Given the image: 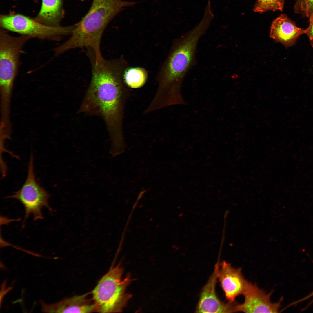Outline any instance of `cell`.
I'll return each instance as SVG.
<instances>
[{"label": "cell", "instance_id": "obj_2", "mask_svg": "<svg viewBox=\"0 0 313 313\" xmlns=\"http://www.w3.org/2000/svg\"><path fill=\"white\" fill-rule=\"evenodd\" d=\"M137 3L121 0H93L87 13L76 24L71 36L57 47V52L61 54L71 49L86 48L94 51L96 60L101 59V40L105 28L123 7Z\"/></svg>", "mask_w": 313, "mask_h": 313}, {"label": "cell", "instance_id": "obj_7", "mask_svg": "<svg viewBox=\"0 0 313 313\" xmlns=\"http://www.w3.org/2000/svg\"><path fill=\"white\" fill-rule=\"evenodd\" d=\"M34 159L31 155L28 167L27 177L21 188L8 198L14 199L20 202L24 207V221L31 215L34 220L42 219L43 217L42 208L46 207L51 212L52 208L48 203L50 195L47 191L37 181L34 171Z\"/></svg>", "mask_w": 313, "mask_h": 313}, {"label": "cell", "instance_id": "obj_14", "mask_svg": "<svg viewBox=\"0 0 313 313\" xmlns=\"http://www.w3.org/2000/svg\"><path fill=\"white\" fill-rule=\"evenodd\" d=\"M147 78L146 71L143 68L139 67L126 69L123 75V79L125 83L132 88H139L143 86Z\"/></svg>", "mask_w": 313, "mask_h": 313}, {"label": "cell", "instance_id": "obj_8", "mask_svg": "<svg viewBox=\"0 0 313 313\" xmlns=\"http://www.w3.org/2000/svg\"><path fill=\"white\" fill-rule=\"evenodd\" d=\"M273 292L267 293L255 284L248 281L243 294L245 298L241 304L237 303L236 312L246 313H277L281 307L283 298L272 303L270 298Z\"/></svg>", "mask_w": 313, "mask_h": 313}, {"label": "cell", "instance_id": "obj_15", "mask_svg": "<svg viewBox=\"0 0 313 313\" xmlns=\"http://www.w3.org/2000/svg\"><path fill=\"white\" fill-rule=\"evenodd\" d=\"M284 1L285 0H257L253 10L260 13L269 10L282 11Z\"/></svg>", "mask_w": 313, "mask_h": 313}, {"label": "cell", "instance_id": "obj_5", "mask_svg": "<svg viewBox=\"0 0 313 313\" xmlns=\"http://www.w3.org/2000/svg\"><path fill=\"white\" fill-rule=\"evenodd\" d=\"M31 38L21 35L15 37L0 29V90L1 101L10 102L14 81L17 74L23 46Z\"/></svg>", "mask_w": 313, "mask_h": 313}, {"label": "cell", "instance_id": "obj_3", "mask_svg": "<svg viewBox=\"0 0 313 313\" xmlns=\"http://www.w3.org/2000/svg\"><path fill=\"white\" fill-rule=\"evenodd\" d=\"M213 19L204 13L199 23L175 42L161 70V77L170 90L181 88L184 78L194 63L198 41Z\"/></svg>", "mask_w": 313, "mask_h": 313}, {"label": "cell", "instance_id": "obj_9", "mask_svg": "<svg viewBox=\"0 0 313 313\" xmlns=\"http://www.w3.org/2000/svg\"><path fill=\"white\" fill-rule=\"evenodd\" d=\"M216 266V265H215ZM201 293L196 310L197 313H232L236 312L237 303L221 301L215 292L217 275L216 266Z\"/></svg>", "mask_w": 313, "mask_h": 313}, {"label": "cell", "instance_id": "obj_12", "mask_svg": "<svg viewBox=\"0 0 313 313\" xmlns=\"http://www.w3.org/2000/svg\"><path fill=\"white\" fill-rule=\"evenodd\" d=\"M305 32V29L297 27L286 15L282 14L272 21L270 37L288 47L294 45L299 37Z\"/></svg>", "mask_w": 313, "mask_h": 313}, {"label": "cell", "instance_id": "obj_18", "mask_svg": "<svg viewBox=\"0 0 313 313\" xmlns=\"http://www.w3.org/2000/svg\"><path fill=\"white\" fill-rule=\"evenodd\" d=\"M312 262L313 263V260H312ZM310 298H312V300L302 310V311H304L307 309L313 303V291L311 292V293L306 296L291 303V304L292 306H293L296 305Z\"/></svg>", "mask_w": 313, "mask_h": 313}, {"label": "cell", "instance_id": "obj_1", "mask_svg": "<svg viewBox=\"0 0 313 313\" xmlns=\"http://www.w3.org/2000/svg\"><path fill=\"white\" fill-rule=\"evenodd\" d=\"M92 76L79 113L104 121L112 141L122 137L121 130L124 63L121 59L91 61Z\"/></svg>", "mask_w": 313, "mask_h": 313}, {"label": "cell", "instance_id": "obj_6", "mask_svg": "<svg viewBox=\"0 0 313 313\" xmlns=\"http://www.w3.org/2000/svg\"><path fill=\"white\" fill-rule=\"evenodd\" d=\"M0 28L31 38L58 41L64 36L71 34L76 24L59 27L48 26L33 18L14 12L1 15Z\"/></svg>", "mask_w": 313, "mask_h": 313}, {"label": "cell", "instance_id": "obj_16", "mask_svg": "<svg viewBox=\"0 0 313 313\" xmlns=\"http://www.w3.org/2000/svg\"><path fill=\"white\" fill-rule=\"evenodd\" d=\"M294 9L295 13L309 18L313 14V0H296Z\"/></svg>", "mask_w": 313, "mask_h": 313}, {"label": "cell", "instance_id": "obj_11", "mask_svg": "<svg viewBox=\"0 0 313 313\" xmlns=\"http://www.w3.org/2000/svg\"><path fill=\"white\" fill-rule=\"evenodd\" d=\"M88 294L66 298L52 304L40 301L43 313H90L96 311L94 302L87 298Z\"/></svg>", "mask_w": 313, "mask_h": 313}, {"label": "cell", "instance_id": "obj_10", "mask_svg": "<svg viewBox=\"0 0 313 313\" xmlns=\"http://www.w3.org/2000/svg\"><path fill=\"white\" fill-rule=\"evenodd\" d=\"M218 278L229 301L234 302L236 298L243 294L248 281L244 277L241 268H235L223 261L216 265Z\"/></svg>", "mask_w": 313, "mask_h": 313}, {"label": "cell", "instance_id": "obj_19", "mask_svg": "<svg viewBox=\"0 0 313 313\" xmlns=\"http://www.w3.org/2000/svg\"><path fill=\"white\" fill-rule=\"evenodd\" d=\"M15 1H16L18 0H13ZM34 3H37L38 2V0H32Z\"/></svg>", "mask_w": 313, "mask_h": 313}, {"label": "cell", "instance_id": "obj_17", "mask_svg": "<svg viewBox=\"0 0 313 313\" xmlns=\"http://www.w3.org/2000/svg\"><path fill=\"white\" fill-rule=\"evenodd\" d=\"M309 24L308 27L305 29V34L309 39L310 44L313 48V14L309 17Z\"/></svg>", "mask_w": 313, "mask_h": 313}, {"label": "cell", "instance_id": "obj_13", "mask_svg": "<svg viewBox=\"0 0 313 313\" xmlns=\"http://www.w3.org/2000/svg\"><path fill=\"white\" fill-rule=\"evenodd\" d=\"M64 15L63 0H42L40 10L33 18L45 25L59 27Z\"/></svg>", "mask_w": 313, "mask_h": 313}, {"label": "cell", "instance_id": "obj_4", "mask_svg": "<svg viewBox=\"0 0 313 313\" xmlns=\"http://www.w3.org/2000/svg\"><path fill=\"white\" fill-rule=\"evenodd\" d=\"M123 272L120 265L112 267L93 290V299L97 312H120L132 297L126 292L131 278L128 275L122 279Z\"/></svg>", "mask_w": 313, "mask_h": 313}]
</instances>
